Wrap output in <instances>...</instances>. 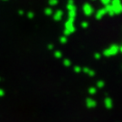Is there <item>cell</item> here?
Wrapping results in <instances>:
<instances>
[{"label": "cell", "mask_w": 122, "mask_h": 122, "mask_svg": "<svg viewBox=\"0 0 122 122\" xmlns=\"http://www.w3.org/2000/svg\"><path fill=\"white\" fill-rule=\"evenodd\" d=\"M49 4L51 6H55L58 4V0H49Z\"/></svg>", "instance_id": "5bb4252c"}, {"label": "cell", "mask_w": 122, "mask_h": 122, "mask_svg": "<svg viewBox=\"0 0 122 122\" xmlns=\"http://www.w3.org/2000/svg\"><path fill=\"white\" fill-rule=\"evenodd\" d=\"M97 86H98V87H103V86H104V82H103V81L97 82Z\"/></svg>", "instance_id": "d6986e66"}, {"label": "cell", "mask_w": 122, "mask_h": 122, "mask_svg": "<svg viewBox=\"0 0 122 122\" xmlns=\"http://www.w3.org/2000/svg\"><path fill=\"white\" fill-rule=\"evenodd\" d=\"M82 27L83 28H86L87 27V22H82Z\"/></svg>", "instance_id": "44dd1931"}, {"label": "cell", "mask_w": 122, "mask_h": 122, "mask_svg": "<svg viewBox=\"0 0 122 122\" xmlns=\"http://www.w3.org/2000/svg\"><path fill=\"white\" fill-rule=\"evenodd\" d=\"M101 2H102L105 6H107V5H110V4H111L112 0H101Z\"/></svg>", "instance_id": "4fadbf2b"}, {"label": "cell", "mask_w": 122, "mask_h": 122, "mask_svg": "<svg viewBox=\"0 0 122 122\" xmlns=\"http://www.w3.org/2000/svg\"><path fill=\"white\" fill-rule=\"evenodd\" d=\"M86 106H87V108H89V109L94 108V107L96 106V102H95L93 99L88 98V99H86Z\"/></svg>", "instance_id": "5b68a950"}, {"label": "cell", "mask_w": 122, "mask_h": 122, "mask_svg": "<svg viewBox=\"0 0 122 122\" xmlns=\"http://www.w3.org/2000/svg\"><path fill=\"white\" fill-rule=\"evenodd\" d=\"M55 57H56V58H61V57H62V52L56 51V52H55Z\"/></svg>", "instance_id": "e0dca14e"}, {"label": "cell", "mask_w": 122, "mask_h": 122, "mask_svg": "<svg viewBox=\"0 0 122 122\" xmlns=\"http://www.w3.org/2000/svg\"><path fill=\"white\" fill-rule=\"evenodd\" d=\"M62 17H63V12L62 11H57L53 15V18L55 20H61Z\"/></svg>", "instance_id": "8992f818"}, {"label": "cell", "mask_w": 122, "mask_h": 122, "mask_svg": "<svg viewBox=\"0 0 122 122\" xmlns=\"http://www.w3.org/2000/svg\"><path fill=\"white\" fill-rule=\"evenodd\" d=\"M105 106L107 107V109H111L112 106V99H110V98H106V99H105Z\"/></svg>", "instance_id": "30bf717a"}, {"label": "cell", "mask_w": 122, "mask_h": 122, "mask_svg": "<svg viewBox=\"0 0 122 122\" xmlns=\"http://www.w3.org/2000/svg\"><path fill=\"white\" fill-rule=\"evenodd\" d=\"M88 92H89V94H95L96 88H95V87H90V88L88 89Z\"/></svg>", "instance_id": "7c38bea8"}, {"label": "cell", "mask_w": 122, "mask_h": 122, "mask_svg": "<svg viewBox=\"0 0 122 122\" xmlns=\"http://www.w3.org/2000/svg\"><path fill=\"white\" fill-rule=\"evenodd\" d=\"M64 64H65V66H69L71 65L70 61H69V60H67V59H66V60L64 61Z\"/></svg>", "instance_id": "2e32d148"}, {"label": "cell", "mask_w": 122, "mask_h": 122, "mask_svg": "<svg viewBox=\"0 0 122 122\" xmlns=\"http://www.w3.org/2000/svg\"><path fill=\"white\" fill-rule=\"evenodd\" d=\"M104 15H106V11H105V9H101V10H99V11L96 13V18H97V19H100V18L103 17Z\"/></svg>", "instance_id": "ba28073f"}, {"label": "cell", "mask_w": 122, "mask_h": 122, "mask_svg": "<svg viewBox=\"0 0 122 122\" xmlns=\"http://www.w3.org/2000/svg\"><path fill=\"white\" fill-rule=\"evenodd\" d=\"M4 93H5V92H4V90H3V89H0V96H3Z\"/></svg>", "instance_id": "603a6c76"}, {"label": "cell", "mask_w": 122, "mask_h": 122, "mask_svg": "<svg viewBox=\"0 0 122 122\" xmlns=\"http://www.w3.org/2000/svg\"><path fill=\"white\" fill-rule=\"evenodd\" d=\"M75 31L74 28V19L68 18V20L66 22V30H65V35H70L71 33H73Z\"/></svg>", "instance_id": "6da1fadb"}, {"label": "cell", "mask_w": 122, "mask_h": 122, "mask_svg": "<svg viewBox=\"0 0 122 122\" xmlns=\"http://www.w3.org/2000/svg\"><path fill=\"white\" fill-rule=\"evenodd\" d=\"M4 1H6V0H4Z\"/></svg>", "instance_id": "484cf974"}, {"label": "cell", "mask_w": 122, "mask_h": 122, "mask_svg": "<svg viewBox=\"0 0 122 122\" xmlns=\"http://www.w3.org/2000/svg\"><path fill=\"white\" fill-rule=\"evenodd\" d=\"M45 14H46V15H52V14H53V10H52V9H50V8H48V9H46V10H45Z\"/></svg>", "instance_id": "9a60e30c"}, {"label": "cell", "mask_w": 122, "mask_h": 122, "mask_svg": "<svg viewBox=\"0 0 122 122\" xmlns=\"http://www.w3.org/2000/svg\"><path fill=\"white\" fill-rule=\"evenodd\" d=\"M82 70H83L85 73H87V74H88V75H90V76H91V75H92V76L94 75V72H93V70H91V69H89V68H86V67H85V68H84V69H82Z\"/></svg>", "instance_id": "8fae6325"}, {"label": "cell", "mask_w": 122, "mask_h": 122, "mask_svg": "<svg viewBox=\"0 0 122 122\" xmlns=\"http://www.w3.org/2000/svg\"><path fill=\"white\" fill-rule=\"evenodd\" d=\"M105 11H106V14H109L110 15H114V12H113V9L112 7V5H107L105 7Z\"/></svg>", "instance_id": "52a82bcc"}, {"label": "cell", "mask_w": 122, "mask_h": 122, "mask_svg": "<svg viewBox=\"0 0 122 122\" xmlns=\"http://www.w3.org/2000/svg\"><path fill=\"white\" fill-rule=\"evenodd\" d=\"M100 57H101V56H100V54H95V58H96V59H99Z\"/></svg>", "instance_id": "cb8c5ba5"}, {"label": "cell", "mask_w": 122, "mask_h": 122, "mask_svg": "<svg viewBox=\"0 0 122 122\" xmlns=\"http://www.w3.org/2000/svg\"><path fill=\"white\" fill-rule=\"evenodd\" d=\"M33 16H34V14L33 13H29L28 14V17L29 18H33Z\"/></svg>", "instance_id": "7402d4cb"}, {"label": "cell", "mask_w": 122, "mask_h": 122, "mask_svg": "<svg viewBox=\"0 0 122 122\" xmlns=\"http://www.w3.org/2000/svg\"><path fill=\"white\" fill-rule=\"evenodd\" d=\"M119 51V46H117V45H112L110 48H108L107 50H105L104 51V55L105 56H108V57H110V56H113V55H115V54H117V52Z\"/></svg>", "instance_id": "7a4b0ae2"}, {"label": "cell", "mask_w": 122, "mask_h": 122, "mask_svg": "<svg viewBox=\"0 0 122 122\" xmlns=\"http://www.w3.org/2000/svg\"><path fill=\"white\" fill-rule=\"evenodd\" d=\"M74 71H75V72H77V73H79V72H81V71H82V68H81V67H79V66H75V67H74Z\"/></svg>", "instance_id": "ffe728a7"}, {"label": "cell", "mask_w": 122, "mask_h": 122, "mask_svg": "<svg viewBox=\"0 0 122 122\" xmlns=\"http://www.w3.org/2000/svg\"><path fill=\"white\" fill-rule=\"evenodd\" d=\"M111 5H112V7L113 9L114 15H117V14L120 13V11H121V5H120L119 0H112Z\"/></svg>", "instance_id": "3957f363"}, {"label": "cell", "mask_w": 122, "mask_h": 122, "mask_svg": "<svg viewBox=\"0 0 122 122\" xmlns=\"http://www.w3.org/2000/svg\"><path fill=\"white\" fill-rule=\"evenodd\" d=\"M66 40H67V39H66V36H64V37L61 38V41H60L62 42V43H66Z\"/></svg>", "instance_id": "ac0fdd59"}, {"label": "cell", "mask_w": 122, "mask_h": 122, "mask_svg": "<svg viewBox=\"0 0 122 122\" xmlns=\"http://www.w3.org/2000/svg\"><path fill=\"white\" fill-rule=\"evenodd\" d=\"M83 11H84V13H85L86 15H90L91 14L93 13V8H92V6H91L90 4L86 3V4L83 6Z\"/></svg>", "instance_id": "277c9868"}, {"label": "cell", "mask_w": 122, "mask_h": 122, "mask_svg": "<svg viewBox=\"0 0 122 122\" xmlns=\"http://www.w3.org/2000/svg\"><path fill=\"white\" fill-rule=\"evenodd\" d=\"M76 13H77L76 9L68 11V15H69V18H71V19H74V17L76 16Z\"/></svg>", "instance_id": "9c48e42d"}, {"label": "cell", "mask_w": 122, "mask_h": 122, "mask_svg": "<svg viewBox=\"0 0 122 122\" xmlns=\"http://www.w3.org/2000/svg\"><path fill=\"white\" fill-rule=\"evenodd\" d=\"M48 47H49V49H52V48H53V45H52V44H49Z\"/></svg>", "instance_id": "d4e9b609"}]
</instances>
